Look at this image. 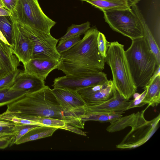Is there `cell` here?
I'll use <instances>...</instances> for the list:
<instances>
[{
    "label": "cell",
    "mask_w": 160,
    "mask_h": 160,
    "mask_svg": "<svg viewBox=\"0 0 160 160\" xmlns=\"http://www.w3.org/2000/svg\"><path fill=\"white\" fill-rule=\"evenodd\" d=\"M7 107L6 111L22 118L47 117L66 121L64 112L48 86L27 93Z\"/></svg>",
    "instance_id": "6da1fadb"
},
{
    "label": "cell",
    "mask_w": 160,
    "mask_h": 160,
    "mask_svg": "<svg viewBox=\"0 0 160 160\" xmlns=\"http://www.w3.org/2000/svg\"><path fill=\"white\" fill-rule=\"evenodd\" d=\"M148 107L140 112L122 117L110 123L107 128L109 132H114L130 127V131L116 147L121 149H132L145 143L154 134L158 128L160 114L152 119L148 121L144 116Z\"/></svg>",
    "instance_id": "7a4b0ae2"
},
{
    "label": "cell",
    "mask_w": 160,
    "mask_h": 160,
    "mask_svg": "<svg viewBox=\"0 0 160 160\" xmlns=\"http://www.w3.org/2000/svg\"><path fill=\"white\" fill-rule=\"evenodd\" d=\"M128 68L136 87L144 88L159 66L144 37L132 40L125 51Z\"/></svg>",
    "instance_id": "3957f363"
},
{
    "label": "cell",
    "mask_w": 160,
    "mask_h": 160,
    "mask_svg": "<svg viewBox=\"0 0 160 160\" xmlns=\"http://www.w3.org/2000/svg\"><path fill=\"white\" fill-rule=\"evenodd\" d=\"M125 52L123 45L117 41L108 42L105 61L111 68L115 89L128 100L135 94L137 88L133 82Z\"/></svg>",
    "instance_id": "277c9868"
},
{
    "label": "cell",
    "mask_w": 160,
    "mask_h": 160,
    "mask_svg": "<svg viewBox=\"0 0 160 160\" xmlns=\"http://www.w3.org/2000/svg\"><path fill=\"white\" fill-rule=\"evenodd\" d=\"M99 32L95 27L90 28L79 42L60 54V60L102 71L105 62L98 48L97 37Z\"/></svg>",
    "instance_id": "5b68a950"
},
{
    "label": "cell",
    "mask_w": 160,
    "mask_h": 160,
    "mask_svg": "<svg viewBox=\"0 0 160 160\" xmlns=\"http://www.w3.org/2000/svg\"><path fill=\"white\" fill-rule=\"evenodd\" d=\"M12 15L18 22L48 33L56 23L43 12L38 0H18Z\"/></svg>",
    "instance_id": "8992f818"
},
{
    "label": "cell",
    "mask_w": 160,
    "mask_h": 160,
    "mask_svg": "<svg viewBox=\"0 0 160 160\" xmlns=\"http://www.w3.org/2000/svg\"><path fill=\"white\" fill-rule=\"evenodd\" d=\"M102 12L105 22L114 31L132 40L143 37L141 23L131 8Z\"/></svg>",
    "instance_id": "52a82bcc"
},
{
    "label": "cell",
    "mask_w": 160,
    "mask_h": 160,
    "mask_svg": "<svg viewBox=\"0 0 160 160\" xmlns=\"http://www.w3.org/2000/svg\"><path fill=\"white\" fill-rule=\"evenodd\" d=\"M64 112L67 124L84 128L81 119L85 113V102L77 91L67 89L54 88L51 89Z\"/></svg>",
    "instance_id": "ba28073f"
},
{
    "label": "cell",
    "mask_w": 160,
    "mask_h": 160,
    "mask_svg": "<svg viewBox=\"0 0 160 160\" xmlns=\"http://www.w3.org/2000/svg\"><path fill=\"white\" fill-rule=\"evenodd\" d=\"M30 37L33 45L32 58H43L59 61L60 54L56 48L59 39L48 33L33 29L17 21Z\"/></svg>",
    "instance_id": "9c48e42d"
},
{
    "label": "cell",
    "mask_w": 160,
    "mask_h": 160,
    "mask_svg": "<svg viewBox=\"0 0 160 160\" xmlns=\"http://www.w3.org/2000/svg\"><path fill=\"white\" fill-rule=\"evenodd\" d=\"M8 17L12 26L11 47L14 54L24 66L32 58L33 43L15 17L12 15Z\"/></svg>",
    "instance_id": "30bf717a"
},
{
    "label": "cell",
    "mask_w": 160,
    "mask_h": 160,
    "mask_svg": "<svg viewBox=\"0 0 160 160\" xmlns=\"http://www.w3.org/2000/svg\"><path fill=\"white\" fill-rule=\"evenodd\" d=\"M108 80L107 75L102 71L83 76L66 75L55 79L52 86L77 91L80 89L104 83Z\"/></svg>",
    "instance_id": "8fae6325"
},
{
    "label": "cell",
    "mask_w": 160,
    "mask_h": 160,
    "mask_svg": "<svg viewBox=\"0 0 160 160\" xmlns=\"http://www.w3.org/2000/svg\"><path fill=\"white\" fill-rule=\"evenodd\" d=\"M112 81L108 80L100 84L83 88L77 91L82 98L85 105L91 106L101 103L113 96L115 89Z\"/></svg>",
    "instance_id": "7c38bea8"
},
{
    "label": "cell",
    "mask_w": 160,
    "mask_h": 160,
    "mask_svg": "<svg viewBox=\"0 0 160 160\" xmlns=\"http://www.w3.org/2000/svg\"><path fill=\"white\" fill-rule=\"evenodd\" d=\"M129 102L125 100L115 88L113 96L101 103L91 106L85 105V113H112L124 112L127 110Z\"/></svg>",
    "instance_id": "4fadbf2b"
},
{
    "label": "cell",
    "mask_w": 160,
    "mask_h": 160,
    "mask_svg": "<svg viewBox=\"0 0 160 160\" xmlns=\"http://www.w3.org/2000/svg\"><path fill=\"white\" fill-rule=\"evenodd\" d=\"M59 61L43 58H32L23 66V72L44 81L49 73L57 69Z\"/></svg>",
    "instance_id": "5bb4252c"
},
{
    "label": "cell",
    "mask_w": 160,
    "mask_h": 160,
    "mask_svg": "<svg viewBox=\"0 0 160 160\" xmlns=\"http://www.w3.org/2000/svg\"><path fill=\"white\" fill-rule=\"evenodd\" d=\"M20 62L11 46L0 39V79L18 69Z\"/></svg>",
    "instance_id": "9a60e30c"
},
{
    "label": "cell",
    "mask_w": 160,
    "mask_h": 160,
    "mask_svg": "<svg viewBox=\"0 0 160 160\" xmlns=\"http://www.w3.org/2000/svg\"><path fill=\"white\" fill-rule=\"evenodd\" d=\"M46 85L45 82L39 78L24 72L22 70L18 75L12 89L30 93L39 90Z\"/></svg>",
    "instance_id": "2e32d148"
},
{
    "label": "cell",
    "mask_w": 160,
    "mask_h": 160,
    "mask_svg": "<svg viewBox=\"0 0 160 160\" xmlns=\"http://www.w3.org/2000/svg\"><path fill=\"white\" fill-rule=\"evenodd\" d=\"M131 8L141 23L144 38L154 55L158 64L160 65V48L158 46L156 43L149 27L146 23L137 5H135Z\"/></svg>",
    "instance_id": "e0dca14e"
},
{
    "label": "cell",
    "mask_w": 160,
    "mask_h": 160,
    "mask_svg": "<svg viewBox=\"0 0 160 160\" xmlns=\"http://www.w3.org/2000/svg\"><path fill=\"white\" fill-rule=\"evenodd\" d=\"M58 128L46 126H38L19 138L15 144L19 145L28 142L51 136Z\"/></svg>",
    "instance_id": "ac0fdd59"
},
{
    "label": "cell",
    "mask_w": 160,
    "mask_h": 160,
    "mask_svg": "<svg viewBox=\"0 0 160 160\" xmlns=\"http://www.w3.org/2000/svg\"><path fill=\"white\" fill-rule=\"evenodd\" d=\"M147 89V92L143 101L144 105L147 107H154L160 102V76H158L152 82L143 88Z\"/></svg>",
    "instance_id": "d6986e66"
},
{
    "label": "cell",
    "mask_w": 160,
    "mask_h": 160,
    "mask_svg": "<svg viewBox=\"0 0 160 160\" xmlns=\"http://www.w3.org/2000/svg\"><path fill=\"white\" fill-rule=\"evenodd\" d=\"M124 112L103 113L91 112L85 113L81 119L84 122L87 121H98L101 122H112L122 116Z\"/></svg>",
    "instance_id": "ffe728a7"
},
{
    "label": "cell",
    "mask_w": 160,
    "mask_h": 160,
    "mask_svg": "<svg viewBox=\"0 0 160 160\" xmlns=\"http://www.w3.org/2000/svg\"><path fill=\"white\" fill-rule=\"evenodd\" d=\"M86 2L102 11L109 10L125 9L131 8L125 3L116 1L93 0Z\"/></svg>",
    "instance_id": "44dd1931"
},
{
    "label": "cell",
    "mask_w": 160,
    "mask_h": 160,
    "mask_svg": "<svg viewBox=\"0 0 160 160\" xmlns=\"http://www.w3.org/2000/svg\"><path fill=\"white\" fill-rule=\"evenodd\" d=\"M26 92L10 88L0 89V107L11 103L23 97Z\"/></svg>",
    "instance_id": "7402d4cb"
},
{
    "label": "cell",
    "mask_w": 160,
    "mask_h": 160,
    "mask_svg": "<svg viewBox=\"0 0 160 160\" xmlns=\"http://www.w3.org/2000/svg\"><path fill=\"white\" fill-rule=\"evenodd\" d=\"M90 23L88 22L79 25L72 24L68 27L66 34L59 38V41L73 38L85 33L90 28Z\"/></svg>",
    "instance_id": "603a6c76"
},
{
    "label": "cell",
    "mask_w": 160,
    "mask_h": 160,
    "mask_svg": "<svg viewBox=\"0 0 160 160\" xmlns=\"http://www.w3.org/2000/svg\"><path fill=\"white\" fill-rule=\"evenodd\" d=\"M26 119L31 120L42 124L44 126L52 127L64 129L68 124L66 121L56 118L47 117L30 118Z\"/></svg>",
    "instance_id": "cb8c5ba5"
},
{
    "label": "cell",
    "mask_w": 160,
    "mask_h": 160,
    "mask_svg": "<svg viewBox=\"0 0 160 160\" xmlns=\"http://www.w3.org/2000/svg\"><path fill=\"white\" fill-rule=\"evenodd\" d=\"M0 31L11 47L12 26L8 16H0Z\"/></svg>",
    "instance_id": "d4e9b609"
},
{
    "label": "cell",
    "mask_w": 160,
    "mask_h": 160,
    "mask_svg": "<svg viewBox=\"0 0 160 160\" xmlns=\"http://www.w3.org/2000/svg\"><path fill=\"white\" fill-rule=\"evenodd\" d=\"M81 40L80 36H77L68 38L63 41H59L56 48L58 52L61 54L72 47Z\"/></svg>",
    "instance_id": "484cf974"
},
{
    "label": "cell",
    "mask_w": 160,
    "mask_h": 160,
    "mask_svg": "<svg viewBox=\"0 0 160 160\" xmlns=\"http://www.w3.org/2000/svg\"><path fill=\"white\" fill-rule=\"evenodd\" d=\"M38 126L30 124H26L21 123H16L15 127L16 132L14 135L12 144L15 143L21 137L25 134L32 128Z\"/></svg>",
    "instance_id": "4316f807"
},
{
    "label": "cell",
    "mask_w": 160,
    "mask_h": 160,
    "mask_svg": "<svg viewBox=\"0 0 160 160\" xmlns=\"http://www.w3.org/2000/svg\"><path fill=\"white\" fill-rule=\"evenodd\" d=\"M22 71L18 68L0 79V89L10 88L15 82L18 75Z\"/></svg>",
    "instance_id": "83f0119b"
},
{
    "label": "cell",
    "mask_w": 160,
    "mask_h": 160,
    "mask_svg": "<svg viewBox=\"0 0 160 160\" xmlns=\"http://www.w3.org/2000/svg\"><path fill=\"white\" fill-rule=\"evenodd\" d=\"M108 42L104 35L99 32L97 37L98 47L101 56L104 60L106 56Z\"/></svg>",
    "instance_id": "f1b7e54d"
},
{
    "label": "cell",
    "mask_w": 160,
    "mask_h": 160,
    "mask_svg": "<svg viewBox=\"0 0 160 160\" xmlns=\"http://www.w3.org/2000/svg\"><path fill=\"white\" fill-rule=\"evenodd\" d=\"M144 90V91L142 93L138 95L133 100L129 102V104L127 108V110L144 105L143 101L146 95L147 90L146 88Z\"/></svg>",
    "instance_id": "f546056e"
},
{
    "label": "cell",
    "mask_w": 160,
    "mask_h": 160,
    "mask_svg": "<svg viewBox=\"0 0 160 160\" xmlns=\"http://www.w3.org/2000/svg\"><path fill=\"white\" fill-rule=\"evenodd\" d=\"M16 132L14 127L0 126V137L6 136L14 135Z\"/></svg>",
    "instance_id": "4dcf8cb0"
},
{
    "label": "cell",
    "mask_w": 160,
    "mask_h": 160,
    "mask_svg": "<svg viewBox=\"0 0 160 160\" xmlns=\"http://www.w3.org/2000/svg\"><path fill=\"white\" fill-rule=\"evenodd\" d=\"M14 135L0 137V149H5L12 145Z\"/></svg>",
    "instance_id": "1f68e13d"
},
{
    "label": "cell",
    "mask_w": 160,
    "mask_h": 160,
    "mask_svg": "<svg viewBox=\"0 0 160 160\" xmlns=\"http://www.w3.org/2000/svg\"><path fill=\"white\" fill-rule=\"evenodd\" d=\"M18 0H2L5 8L12 14L14 11Z\"/></svg>",
    "instance_id": "d6a6232c"
},
{
    "label": "cell",
    "mask_w": 160,
    "mask_h": 160,
    "mask_svg": "<svg viewBox=\"0 0 160 160\" xmlns=\"http://www.w3.org/2000/svg\"><path fill=\"white\" fill-rule=\"evenodd\" d=\"M65 130H68L82 135L87 136L85 132L79 129V128L68 124H67Z\"/></svg>",
    "instance_id": "836d02e7"
},
{
    "label": "cell",
    "mask_w": 160,
    "mask_h": 160,
    "mask_svg": "<svg viewBox=\"0 0 160 160\" xmlns=\"http://www.w3.org/2000/svg\"><path fill=\"white\" fill-rule=\"evenodd\" d=\"M82 1H90L93 0H78ZM113 0L116 1L120 2H123L127 4L131 8L133 6L137 5V4L138 3L140 0Z\"/></svg>",
    "instance_id": "e575fe53"
},
{
    "label": "cell",
    "mask_w": 160,
    "mask_h": 160,
    "mask_svg": "<svg viewBox=\"0 0 160 160\" xmlns=\"http://www.w3.org/2000/svg\"><path fill=\"white\" fill-rule=\"evenodd\" d=\"M15 123L10 121H6L0 120V126L14 127Z\"/></svg>",
    "instance_id": "d590c367"
},
{
    "label": "cell",
    "mask_w": 160,
    "mask_h": 160,
    "mask_svg": "<svg viewBox=\"0 0 160 160\" xmlns=\"http://www.w3.org/2000/svg\"><path fill=\"white\" fill-rule=\"evenodd\" d=\"M0 39H1V40H2L5 43L8 44V42L6 40V39L3 36V35H2V33L0 31Z\"/></svg>",
    "instance_id": "8d00e7d4"
},
{
    "label": "cell",
    "mask_w": 160,
    "mask_h": 160,
    "mask_svg": "<svg viewBox=\"0 0 160 160\" xmlns=\"http://www.w3.org/2000/svg\"><path fill=\"white\" fill-rule=\"evenodd\" d=\"M5 8V7L2 0H0V8Z\"/></svg>",
    "instance_id": "74e56055"
}]
</instances>
